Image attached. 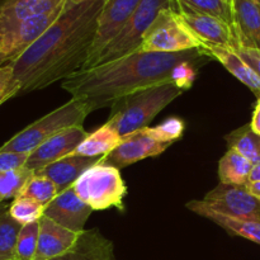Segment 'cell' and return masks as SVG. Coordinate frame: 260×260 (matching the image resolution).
Listing matches in <instances>:
<instances>
[{"label":"cell","instance_id":"cell-1","mask_svg":"<svg viewBox=\"0 0 260 260\" xmlns=\"http://www.w3.org/2000/svg\"><path fill=\"white\" fill-rule=\"evenodd\" d=\"M106 0L68 5L52 25L14 62L18 95L41 90L81 70L95 38Z\"/></svg>","mask_w":260,"mask_h":260},{"label":"cell","instance_id":"cell-2","mask_svg":"<svg viewBox=\"0 0 260 260\" xmlns=\"http://www.w3.org/2000/svg\"><path fill=\"white\" fill-rule=\"evenodd\" d=\"M202 57L198 50L178 53L136 51L112 62L76 71L61 83V88L94 112L142 89L173 81L179 63Z\"/></svg>","mask_w":260,"mask_h":260},{"label":"cell","instance_id":"cell-3","mask_svg":"<svg viewBox=\"0 0 260 260\" xmlns=\"http://www.w3.org/2000/svg\"><path fill=\"white\" fill-rule=\"evenodd\" d=\"M183 89L173 81L157 84L132 93L117 101L107 124L122 137L149 127V123L173 101L183 94Z\"/></svg>","mask_w":260,"mask_h":260},{"label":"cell","instance_id":"cell-4","mask_svg":"<svg viewBox=\"0 0 260 260\" xmlns=\"http://www.w3.org/2000/svg\"><path fill=\"white\" fill-rule=\"evenodd\" d=\"M89 113L91 112L86 104L71 98V101L18 132L0 147V152L30 154L55 135L73 127L83 126Z\"/></svg>","mask_w":260,"mask_h":260},{"label":"cell","instance_id":"cell-5","mask_svg":"<svg viewBox=\"0 0 260 260\" xmlns=\"http://www.w3.org/2000/svg\"><path fill=\"white\" fill-rule=\"evenodd\" d=\"M102 160L79 177L73 184L74 192L93 211H103L111 207L123 210L127 188L119 169Z\"/></svg>","mask_w":260,"mask_h":260},{"label":"cell","instance_id":"cell-6","mask_svg":"<svg viewBox=\"0 0 260 260\" xmlns=\"http://www.w3.org/2000/svg\"><path fill=\"white\" fill-rule=\"evenodd\" d=\"M167 8L178 9L177 2L175 0H142L136 12L123 25L121 32L102 51L93 68L112 62V61L139 51L145 33L147 32L157 14Z\"/></svg>","mask_w":260,"mask_h":260},{"label":"cell","instance_id":"cell-7","mask_svg":"<svg viewBox=\"0 0 260 260\" xmlns=\"http://www.w3.org/2000/svg\"><path fill=\"white\" fill-rule=\"evenodd\" d=\"M202 42L189 29L175 8H167L157 14L142 38L140 52L178 53L198 50Z\"/></svg>","mask_w":260,"mask_h":260},{"label":"cell","instance_id":"cell-8","mask_svg":"<svg viewBox=\"0 0 260 260\" xmlns=\"http://www.w3.org/2000/svg\"><path fill=\"white\" fill-rule=\"evenodd\" d=\"M185 206L192 212L206 210L228 217L260 221V200L249 192L248 185H230L220 182L202 201H190Z\"/></svg>","mask_w":260,"mask_h":260},{"label":"cell","instance_id":"cell-9","mask_svg":"<svg viewBox=\"0 0 260 260\" xmlns=\"http://www.w3.org/2000/svg\"><path fill=\"white\" fill-rule=\"evenodd\" d=\"M63 8L65 3L52 12L23 20L0 33V66L20 57L55 23Z\"/></svg>","mask_w":260,"mask_h":260},{"label":"cell","instance_id":"cell-10","mask_svg":"<svg viewBox=\"0 0 260 260\" xmlns=\"http://www.w3.org/2000/svg\"><path fill=\"white\" fill-rule=\"evenodd\" d=\"M142 0H106L98 18L95 38L81 70L91 69L102 51L121 32L127 20L132 17Z\"/></svg>","mask_w":260,"mask_h":260},{"label":"cell","instance_id":"cell-11","mask_svg":"<svg viewBox=\"0 0 260 260\" xmlns=\"http://www.w3.org/2000/svg\"><path fill=\"white\" fill-rule=\"evenodd\" d=\"M172 144L160 142L150 137L144 128L122 137V141L116 149L103 157L102 161L122 169L147 157L161 155Z\"/></svg>","mask_w":260,"mask_h":260},{"label":"cell","instance_id":"cell-12","mask_svg":"<svg viewBox=\"0 0 260 260\" xmlns=\"http://www.w3.org/2000/svg\"><path fill=\"white\" fill-rule=\"evenodd\" d=\"M178 12L202 45L220 46L234 50L240 47L235 29L229 23L211 15L193 12L187 8L178 7Z\"/></svg>","mask_w":260,"mask_h":260},{"label":"cell","instance_id":"cell-13","mask_svg":"<svg viewBox=\"0 0 260 260\" xmlns=\"http://www.w3.org/2000/svg\"><path fill=\"white\" fill-rule=\"evenodd\" d=\"M86 136L88 132L83 126L73 127L55 135L48 141L38 146L35 151L30 152L25 162V168L33 173L43 169L47 165L73 154Z\"/></svg>","mask_w":260,"mask_h":260},{"label":"cell","instance_id":"cell-14","mask_svg":"<svg viewBox=\"0 0 260 260\" xmlns=\"http://www.w3.org/2000/svg\"><path fill=\"white\" fill-rule=\"evenodd\" d=\"M83 235L43 216L40 220V235L35 260H55L68 255L76 248Z\"/></svg>","mask_w":260,"mask_h":260},{"label":"cell","instance_id":"cell-15","mask_svg":"<svg viewBox=\"0 0 260 260\" xmlns=\"http://www.w3.org/2000/svg\"><path fill=\"white\" fill-rule=\"evenodd\" d=\"M93 213V210L76 196L73 187L56 196L55 200L45 208L43 216L63 228L84 234V226Z\"/></svg>","mask_w":260,"mask_h":260},{"label":"cell","instance_id":"cell-16","mask_svg":"<svg viewBox=\"0 0 260 260\" xmlns=\"http://www.w3.org/2000/svg\"><path fill=\"white\" fill-rule=\"evenodd\" d=\"M198 52L205 57L217 60L231 75L248 86L258 98H260V76L239 56L234 48L220 47V46L202 45Z\"/></svg>","mask_w":260,"mask_h":260},{"label":"cell","instance_id":"cell-17","mask_svg":"<svg viewBox=\"0 0 260 260\" xmlns=\"http://www.w3.org/2000/svg\"><path fill=\"white\" fill-rule=\"evenodd\" d=\"M233 14L239 46L260 50V5L251 0H233Z\"/></svg>","mask_w":260,"mask_h":260},{"label":"cell","instance_id":"cell-18","mask_svg":"<svg viewBox=\"0 0 260 260\" xmlns=\"http://www.w3.org/2000/svg\"><path fill=\"white\" fill-rule=\"evenodd\" d=\"M66 0H0V33L37 15L46 14Z\"/></svg>","mask_w":260,"mask_h":260},{"label":"cell","instance_id":"cell-19","mask_svg":"<svg viewBox=\"0 0 260 260\" xmlns=\"http://www.w3.org/2000/svg\"><path fill=\"white\" fill-rule=\"evenodd\" d=\"M103 157H89L81 156V155L70 154L52 164L47 165L43 169L38 170L37 173L46 175L50 178L56 185L57 193L65 192L70 187H73L74 183L79 179L81 174L93 167L94 164L99 162ZM36 173V172H35Z\"/></svg>","mask_w":260,"mask_h":260},{"label":"cell","instance_id":"cell-20","mask_svg":"<svg viewBox=\"0 0 260 260\" xmlns=\"http://www.w3.org/2000/svg\"><path fill=\"white\" fill-rule=\"evenodd\" d=\"M121 141V135L106 123L91 134H88L73 154L89 157H104L113 151Z\"/></svg>","mask_w":260,"mask_h":260},{"label":"cell","instance_id":"cell-21","mask_svg":"<svg viewBox=\"0 0 260 260\" xmlns=\"http://www.w3.org/2000/svg\"><path fill=\"white\" fill-rule=\"evenodd\" d=\"M253 162L235 150H229L218 162V178L223 184L248 185Z\"/></svg>","mask_w":260,"mask_h":260},{"label":"cell","instance_id":"cell-22","mask_svg":"<svg viewBox=\"0 0 260 260\" xmlns=\"http://www.w3.org/2000/svg\"><path fill=\"white\" fill-rule=\"evenodd\" d=\"M194 213L212 221L213 223L228 231L230 235L248 239V240L260 245V221L228 217V216L218 215V213L212 212V211L206 210H197L194 211Z\"/></svg>","mask_w":260,"mask_h":260},{"label":"cell","instance_id":"cell-23","mask_svg":"<svg viewBox=\"0 0 260 260\" xmlns=\"http://www.w3.org/2000/svg\"><path fill=\"white\" fill-rule=\"evenodd\" d=\"M229 150H235L250 160L253 165L260 162V135L251 129L250 124L240 127L225 136Z\"/></svg>","mask_w":260,"mask_h":260},{"label":"cell","instance_id":"cell-24","mask_svg":"<svg viewBox=\"0 0 260 260\" xmlns=\"http://www.w3.org/2000/svg\"><path fill=\"white\" fill-rule=\"evenodd\" d=\"M179 8L218 18L234 27L233 0H175Z\"/></svg>","mask_w":260,"mask_h":260},{"label":"cell","instance_id":"cell-25","mask_svg":"<svg viewBox=\"0 0 260 260\" xmlns=\"http://www.w3.org/2000/svg\"><path fill=\"white\" fill-rule=\"evenodd\" d=\"M57 194L55 183L50 178L37 172L30 175L19 193V196L36 201L45 208L55 200Z\"/></svg>","mask_w":260,"mask_h":260},{"label":"cell","instance_id":"cell-26","mask_svg":"<svg viewBox=\"0 0 260 260\" xmlns=\"http://www.w3.org/2000/svg\"><path fill=\"white\" fill-rule=\"evenodd\" d=\"M22 228L8 210L0 212V260H15V248Z\"/></svg>","mask_w":260,"mask_h":260},{"label":"cell","instance_id":"cell-27","mask_svg":"<svg viewBox=\"0 0 260 260\" xmlns=\"http://www.w3.org/2000/svg\"><path fill=\"white\" fill-rule=\"evenodd\" d=\"M9 215L14 218L17 222L24 226L28 223H33L40 221L43 217V212H45V207L37 203L36 201L30 200V198L22 197L18 196L17 198L13 200L10 203L9 208H8Z\"/></svg>","mask_w":260,"mask_h":260},{"label":"cell","instance_id":"cell-28","mask_svg":"<svg viewBox=\"0 0 260 260\" xmlns=\"http://www.w3.org/2000/svg\"><path fill=\"white\" fill-rule=\"evenodd\" d=\"M32 174L33 172L25 167L22 169L0 173V203L17 198Z\"/></svg>","mask_w":260,"mask_h":260},{"label":"cell","instance_id":"cell-29","mask_svg":"<svg viewBox=\"0 0 260 260\" xmlns=\"http://www.w3.org/2000/svg\"><path fill=\"white\" fill-rule=\"evenodd\" d=\"M38 235H40V221L23 226L18 236L15 260H35Z\"/></svg>","mask_w":260,"mask_h":260},{"label":"cell","instance_id":"cell-30","mask_svg":"<svg viewBox=\"0 0 260 260\" xmlns=\"http://www.w3.org/2000/svg\"><path fill=\"white\" fill-rule=\"evenodd\" d=\"M144 131L156 141L173 144V142L177 141L178 139L183 136L184 122H183V119L178 118V117H170V118L165 119L162 123L157 124V126L146 127V128H144Z\"/></svg>","mask_w":260,"mask_h":260},{"label":"cell","instance_id":"cell-31","mask_svg":"<svg viewBox=\"0 0 260 260\" xmlns=\"http://www.w3.org/2000/svg\"><path fill=\"white\" fill-rule=\"evenodd\" d=\"M202 60V58H201ZM201 60L197 61H185V62L179 63L175 68L174 74H173V83L177 84L183 90H188L193 85V81L196 79L198 68H200Z\"/></svg>","mask_w":260,"mask_h":260},{"label":"cell","instance_id":"cell-32","mask_svg":"<svg viewBox=\"0 0 260 260\" xmlns=\"http://www.w3.org/2000/svg\"><path fill=\"white\" fill-rule=\"evenodd\" d=\"M18 95V88L13 80V68L10 63L0 66V106Z\"/></svg>","mask_w":260,"mask_h":260},{"label":"cell","instance_id":"cell-33","mask_svg":"<svg viewBox=\"0 0 260 260\" xmlns=\"http://www.w3.org/2000/svg\"><path fill=\"white\" fill-rule=\"evenodd\" d=\"M29 154L18 152H0V173L22 169L25 167Z\"/></svg>","mask_w":260,"mask_h":260},{"label":"cell","instance_id":"cell-34","mask_svg":"<svg viewBox=\"0 0 260 260\" xmlns=\"http://www.w3.org/2000/svg\"><path fill=\"white\" fill-rule=\"evenodd\" d=\"M236 52L239 53L241 58L253 68V70L260 76V50H250V48L239 47L236 48Z\"/></svg>","mask_w":260,"mask_h":260},{"label":"cell","instance_id":"cell-35","mask_svg":"<svg viewBox=\"0 0 260 260\" xmlns=\"http://www.w3.org/2000/svg\"><path fill=\"white\" fill-rule=\"evenodd\" d=\"M251 129L256 134L260 135V98H258V103H256L255 111L253 113V118H251L250 123Z\"/></svg>","mask_w":260,"mask_h":260},{"label":"cell","instance_id":"cell-36","mask_svg":"<svg viewBox=\"0 0 260 260\" xmlns=\"http://www.w3.org/2000/svg\"><path fill=\"white\" fill-rule=\"evenodd\" d=\"M78 246V245H76ZM55 260H90V259H88V258H84V255L83 254H80V253H78V249H74L73 251H71V253H69L68 255H65V256H61V258H58V259H55Z\"/></svg>","mask_w":260,"mask_h":260},{"label":"cell","instance_id":"cell-37","mask_svg":"<svg viewBox=\"0 0 260 260\" xmlns=\"http://www.w3.org/2000/svg\"><path fill=\"white\" fill-rule=\"evenodd\" d=\"M260 180V162L259 164H255L251 169L250 177H249V183H254V182H259ZM248 183V184H249Z\"/></svg>","mask_w":260,"mask_h":260},{"label":"cell","instance_id":"cell-38","mask_svg":"<svg viewBox=\"0 0 260 260\" xmlns=\"http://www.w3.org/2000/svg\"><path fill=\"white\" fill-rule=\"evenodd\" d=\"M248 189H249V192L254 196V197H256L258 200H260V180L259 182L249 183Z\"/></svg>","mask_w":260,"mask_h":260},{"label":"cell","instance_id":"cell-39","mask_svg":"<svg viewBox=\"0 0 260 260\" xmlns=\"http://www.w3.org/2000/svg\"><path fill=\"white\" fill-rule=\"evenodd\" d=\"M85 2H91V0H66V4L78 5V4H81V3H85Z\"/></svg>","mask_w":260,"mask_h":260},{"label":"cell","instance_id":"cell-40","mask_svg":"<svg viewBox=\"0 0 260 260\" xmlns=\"http://www.w3.org/2000/svg\"><path fill=\"white\" fill-rule=\"evenodd\" d=\"M5 210H8L7 206L3 205V203H0V212H3V211H5Z\"/></svg>","mask_w":260,"mask_h":260},{"label":"cell","instance_id":"cell-41","mask_svg":"<svg viewBox=\"0 0 260 260\" xmlns=\"http://www.w3.org/2000/svg\"><path fill=\"white\" fill-rule=\"evenodd\" d=\"M251 2L256 3V4H259V5H260V0H251Z\"/></svg>","mask_w":260,"mask_h":260},{"label":"cell","instance_id":"cell-42","mask_svg":"<svg viewBox=\"0 0 260 260\" xmlns=\"http://www.w3.org/2000/svg\"><path fill=\"white\" fill-rule=\"evenodd\" d=\"M103 260H111V259H103Z\"/></svg>","mask_w":260,"mask_h":260}]
</instances>
